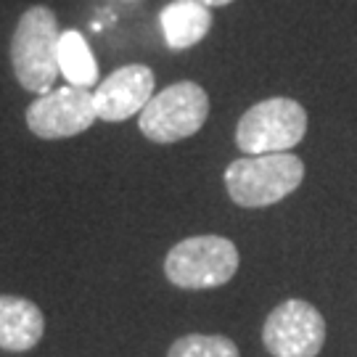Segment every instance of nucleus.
I'll use <instances>...</instances> for the list:
<instances>
[{"mask_svg":"<svg viewBox=\"0 0 357 357\" xmlns=\"http://www.w3.org/2000/svg\"><path fill=\"white\" fill-rule=\"evenodd\" d=\"M59 19L45 6H32L11 38V64L16 79L32 93H51L53 82L59 77Z\"/></svg>","mask_w":357,"mask_h":357,"instance_id":"2","label":"nucleus"},{"mask_svg":"<svg viewBox=\"0 0 357 357\" xmlns=\"http://www.w3.org/2000/svg\"><path fill=\"white\" fill-rule=\"evenodd\" d=\"M307 132V112L294 98H268L255 103L238 119L236 143L243 153H283L302 143Z\"/></svg>","mask_w":357,"mask_h":357,"instance_id":"5","label":"nucleus"},{"mask_svg":"<svg viewBox=\"0 0 357 357\" xmlns=\"http://www.w3.org/2000/svg\"><path fill=\"white\" fill-rule=\"evenodd\" d=\"M305 180V165L294 153H259L230 162L225 169V188L238 206L262 209L278 204Z\"/></svg>","mask_w":357,"mask_h":357,"instance_id":"1","label":"nucleus"},{"mask_svg":"<svg viewBox=\"0 0 357 357\" xmlns=\"http://www.w3.org/2000/svg\"><path fill=\"white\" fill-rule=\"evenodd\" d=\"M151 98L153 72L143 64L119 66L93 90L98 119L106 122H125L128 116L141 114Z\"/></svg>","mask_w":357,"mask_h":357,"instance_id":"8","label":"nucleus"},{"mask_svg":"<svg viewBox=\"0 0 357 357\" xmlns=\"http://www.w3.org/2000/svg\"><path fill=\"white\" fill-rule=\"evenodd\" d=\"M45 331V320L38 305L22 296L0 294V347L11 352H26L38 344Z\"/></svg>","mask_w":357,"mask_h":357,"instance_id":"9","label":"nucleus"},{"mask_svg":"<svg viewBox=\"0 0 357 357\" xmlns=\"http://www.w3.org/2000/svg\"><path fill=\"white\" fill-rule=\"evenodd\" d=\"M202 3H204V6H209V8H212V6H230V3H233V0H202Z\"/></svg>","mask_w":357,"mask_h":357,"instance_id":"13","label":"nucleus"},{"mask_svg":"<svg viewBox=\"0 0 357 357\" xmlns=\"http://www.w3.org/2000/svg\"><path fill=\"white\" fill-rule=\"evenodd\" d=\"M59 69L69 79V85H77V88H93V85H98V64H96V59L90 53L88 40L82 38V32H77V29L61 32Z\"/></svg>","mask_w":357,"mask_h":357,"instance_id":"11","label":"nucleus"},{"mask_svg":"<svg viewBox=\"0 0 357 357\" xmlns=\"http://www.w3.org/2000/svg\"><path fill=\"white\" fill-rule=\"evenodd\" d=\"M162 35L172 51H185L209 35L212 11L202 0H172L159 16Z\"/></svg>","mask_w":357,"mask_h":357,"instance_id":"10","label":"nucleus"},{"mask_svg":"<svg viewBox=\"0 0 357 357\" xmlns=\"http://www.w3.org/2000/svg\"><path fill=\"white\" fill-rule=\"evenodd\" d=\"M96 119H98V112H96V101H93V90L77 88V85L43 93L38 96V101H32L26 109L29 130L45 141L72 138L77 132L88 130Z\"/></svg>","mask_w":357,"mask_h":357,"instance_id":"7","label":"nucleus"},{"mask_svg":"<svg viewBox=\"0 0 357 357\" xmlns=\"http://www.w3.org/2000/svg\"><path fill=\"white\" fill-rule=\"evenodd\" d=\"M167 357H241L238 347L228 336H206V333H188L169 347Z\"/></svg>","mask_w":357,"mask_h":357,"instance_id":"12","label":"nucleus"},{"mask_svg":"<svg viewBox=\"0 0 357 357\" xmlns=\"http://www.w3.org/2000/svg\"><path fill=\"white\" fill-rule=\"evenodd\" d=\"M206 116H209L206 90L185 79L153 93V98L138 114V125L149 141L178 143L204 128Z\"/></svg>","mask_w":357,"mask_h":357,"instance_id":"4","label":"nucleus"},{"mask_svg":"<svg viewBox=\"0 0 357 357\" xmlns=\"http://www.w3.org/2000/svg\"><path fill=\"white\" fill-rule=\"evenodd\" d=\"M238 270V249L225 236H191L169 249L167 278L180 289H215L228 283Z\"/></svg>","mask_w":357,"mask_h":357,"instance_id":"3","label":"nucleus"},{"mask_svg":"<svg viewBox=\"0 0 357 357\" xmlns=\"http://www.w3.org/2000/svg\"><path fill=\"white\" fill-rule=\"evenodd\" d=\"M262 342L273 357H318L326 344V320L305 299H286L265 320Z\"/></svg>","mask_w":357,"mask_h":357,"instance_id":"6","label":"nucleus"}]
</instances>
